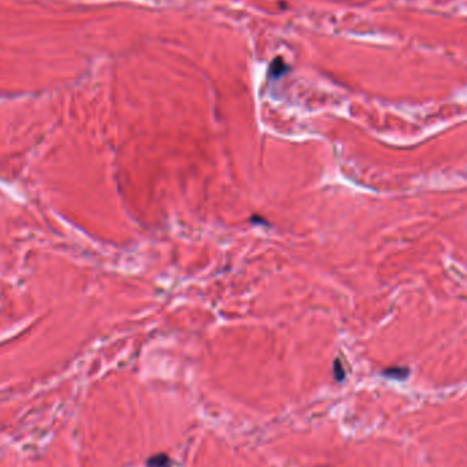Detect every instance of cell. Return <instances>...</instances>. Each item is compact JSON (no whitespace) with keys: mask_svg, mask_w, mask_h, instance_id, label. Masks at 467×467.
Masks as SVG:
<instances>
[{"mask_svg":"<svg viewBox=\"0 0 467 467\" xmlns=\"http://www.w3.org/2000/svg\"><path fill=\"white\" fill-rule=\"evenodd\" d=\"M335 377H336L337 381H341V380L345 379V372L341 369V365L339 361L335 362Z\"/></svg>","mask_w":467,"mask_h":467,"instance_id":"obj_3","label":"cell"},{"mask_svg":"<svg viewBox=\"0 0 467 467\" xmlns=\"http://www.w3.org/2000/svg\"><path fill=\"white\" fill-rule=\"evenodd\" d=\"M385 375L389 377H398V379H404L408 375L407 369H388L384 372Z\"/></svg>","mask_w":467,"mask_h":467,"instance_id":"obj_2","label":"cell"},{"mask_svg":"<svg viewBox=\"0 0 467 467\" xmlns=\"http://www.w3.org/2000/svg\"><path fill=\"white\" fill-rule=\"evenodd\" d=\"M171 460L165 454H159L152 456L146 462V467H169Z\"/></svg>","mask_w":467,"mask_h":467,"instance_id":"obj_1","label":"cell"}]
</instances>
